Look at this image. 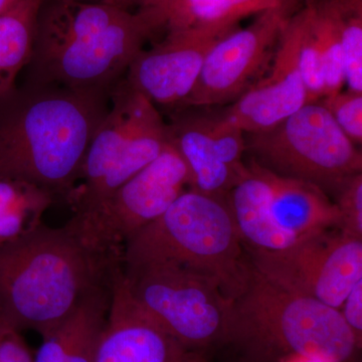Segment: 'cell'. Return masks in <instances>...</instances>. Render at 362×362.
<instances>
[{
    "instance_id": "4fadbf2b",
    "label": "cell",
    "mask_w": 362,
    "mask_h": 362,
    "mask_svg": "<svg viewBox=\"0 0 362 362\" xmlns=\"http://www.w3.org/2000/svg\"><path fill=\"white\" fill-rule=\"evenodd\" d=\"M299 9L288 21L279 40L269 73L221 111L245 134L273 129L307 104L298 57Z\"/></svg>"
},
{
    "instance_id": "d4e9b609",
    "label": "cell",
    "mask_w": 362,
    "mask_h": 362,
    "mask_svg": "<svg viewBox=\"0 0 362 362\" xmlns=\"http://www.w3.org/2000/svg\"><path fill=\"white\" fill-rule=\"evenodd\" d=\"M331 197L341 216L340 230L362 240V173L340 181L330 192Z\"/></svg>"
},
{
    "instance_id": "44dd1931",
    "label": "cell",
    "mask_w": 362,
    "mask_h": 362,
    "mask_svg": "<svg viewBox=\"0 0 362 362\" xmlns=\"http://www.w3.org/2000/svg\"><path fill=\"white\" fill-rule=\"evenodd\" d=\"M42 0H23L0 16V100L16 86L32 56L35 23Z\"/></svg>"
},
{
    "instance_id": "30bf717a",
    "label": "cell",
    "mask_w": 362,
    "mask_h": 362,
    "mask_svg": "<svg viewBox=\"0 0 362 362\" xmlns=\"http://www.w3.org/2000/svg\"><path fill=\"white\" fill-rule=\"evenodd\" d=\"M245 250L267 280L338 310L362 279V240L338 228L307 235L280 251Z\"/></svg>"
},
{
    "instance_id": "4316f807",
    "label": "cell",
    "mask_w": 362,
    "mask_h": 362,
    "mask_svg": "<svg viewBox=\"0 0 362 362\" xmlns=\"http://www.w3.org/2000/svg\"><path fill=\"white\" fill-rule=\"evenodd\" d=\"M32 350L21 331L0 319V362H33Z\"/></svg>"
},
{
    "instance_id": "d6a6232c",
    "label": "cell",
    "mask_w": 362,
    "mask_h": 362,
    "mask_svg": "<svg viewBox=\"0 0 362 362\" xmlns=\"http://www.w3.org/2000/svg\"><path fill=\"white\" fill-rule=\"evenodd\" d=\"M42 1H47V0H42Z\"/></svg>"
},
{
    "instance_id": "484cf974",
    "label": "cell",
    "mask_w": 362,
    "mask_h": 362,
    "mask_svg": "<svg viewBox=\"0 0 362 362\" xmlns=\"http://www.w3.org/2000/svg\"><path fill=\"white\" fill-rule=\"evenodd\" d=\"M356 146L362 143V93L347 89L319 100Z\"/></svg>"
},
{
    "instance_id": "cb8c5ba5",
    "label": "cell",
    "mask_w": 362,
    "mask_h": 362,
    "mask_svg": "<svg viewBox=\"0 0 362 362\" xmlns=\"http://www.w3.org/2000/svg\"><path fill=\"white\" fill-rule=\"evenodd\" d=\"M299 69L306 90L307 103L317 102L325 97L322 57L312 33L305 4L300 7Z\"/></svg>"
},
{
    "instance_id": "277c9868",
    "label": "cell",
    "mask_w": 362,
    "mask_h": 362,
    "mask_svg": "<svg viewBox=\"0 0 362 362\" xmlns=\"http://www.w3.org/2000/svg\"><path fill=\"white\" fill-rule=\"evenodd\" d=\"M230 344L254 362H347L361 349L338 309L283 289L254 267L246 290L232 303Z\"/></svg>"
},
{
    "instance_id": "7a4b0ae2",
    "label": "cell",
    "mask_w": 362,
    "mask_h": 362,
    "mask_svg": "<svg viewBox=\"0 0 362 362\" xmlns=\"http://www.w3.org/2000/svg\"><path fill=\"white\" fill-rule=\"evenodd\" d=\"M163 28L156 9L131 13L104 1H42L26 81L111 90L145 42Z\"/></svg>"
},
{
    "instance_id": "7402d4cb",
    "label": "cell",
    "mask_w": 362,
    "mask_h": 362,
    "mask_svg": "<svg viewBox=\"0 0 362 362\" xmlns=\"http://www.w3.org/2000/svg\"><path fill=\"white\" fill-rule=\"evenodd\" d=\"M312 33L322 57L325 97L343 90L345 85L344 64L337 14L332 0H305Z\"/></svg>"
},
{
    "instance_id": "ffe728a7",
    "label": "cell",
    "mask_w": 362,
    "mask_h": 362,
    "mask_svg": "<svg viewBox=\"0 0 362 362\" xmlns=\"http://www.w3.org/2000/svg\"><path fill=\"white\" fill-rule=\"evenodd\" d=\"M58 202L45 188L0 175V246L25 237L44 225L47 209Z\"/></svg>"
},
{
    "instance_id": "6da1fadb",
    "label": "cell",
    "mask_w": 362,
    "mask_h": 362,
    "mask_svg": "<svg viewBox=\"0 0 362 362\" xmlns=\"http://www.w3.org/2000/svg\"><path fill=\"white\" fill-rule=\"evenodd\" d=\"M110 92L25 81L0 100V175L21 178L66 201Z\"/></svg>"
},
{
    "instance_id": "5bb4252c",
    "label": "cell",
    "mask_w": 362,
    "mask_h": 362,
    "mask_svg": "<svg viewBox=\"0 0 362 362\" xmlns=\"http://www.w3.org/2000/svg\"><path fill=\"white\" fill-rule=\"evenodd\" d=\"M147 318L131 299L122 267L114 277L110 308L96 362H182L192 354Z\"/></svg>"
},
{
    "instance_id": "9c48e42d",
    "label": "cell",
    "mask_w": 362,
    "mask_h": 362,
    "mask_svg": "<svg viewBox=\"0 0 362 362\" xmlns=\"http://www.w3.org/2000/svg\"><path fill=\"white\" fill-rule=\"evenodd\" d=\"M190 181L185 159L169 140L148 165L94 206L74 213L68 223L92 249L123 255L126 243L165 213Z\"/></svg>"
},
{
    "instance_id": "5b68a950",
    "label": "cell",
    "mask_w": 362,
    "mask_h": 362,
    "mask_svg": "<svg viewBox=\"0 0 362 362\" xmlns=\"http://www.w3.org/2000/svg\"><path fill=\"white\" fill-rule=\"evenodd\" d=\"M165 262L209 279L228 299L249 284L252 266L226 197L188 188L124 247L123 264Z\"/></svg>"
},
{
    "instance_id": "836d02e7",
    "label": "cell",
    "mask_w": 362,
    "mask_h": 362,
    "mask_svg": "<svg viewBox=\"0 0 362 362\" xmlns=\"http://www.w3.org/2000/svg\"><path fill=\"white\" fill-rule=\"evenodd\" d=\"M247 362H252V361H247Z\"/></svg>"
},
{
    "instance_id": "8fae6325",
    "label": "cell",
    "mask_w": 362,
    "mask_h": 362,
    "mask_svg": "<svg viewBox=\"0 0 362 362\" xmlns=\"http://www.w3.org/2000/svg\"><path fill=\"white\" fill-rule=\"evenodd\" d=\"M301 0L258 14L245 28L221 37L207 54L201 75L182 108H209L233 103L263 76L279 40ZM178 110V109H177Z\"/></svg>"
},
{
    "instance_id": "f1b7e54d",
    "label": "cell",
    "mask_w": 362,
    "mask_h": 362,
    "mask_svg": "<svg viewBox=\"0 0 362 362\" xmlns=\"http://www.w3.org/2000/svg\"><path fill=\"white\" fill-rule=\"evenodd\" d=\"M102 1L121 7L126 11H130L131 7H138L139 8L138 11H146V9L161 11L171 0H102Z\"/></svg>"
},
{
    "instance_id": "9a60e30c",
    "label": "cell",
    "mask_w": 362,
    "mask_h": 362,
    "mask_svg": "<svg viewBox=\"0 0 362 362\" xmlns=\"http://www.w3.org/2000/svg\"><path fill=\"white\" fill-rule=\"evenodd\" d=\"M168 126L169 140L189 169V188L202 194L226 197L247 168L244 173H237L221 158L207 131L204 109L173 111Z\"/></svg>"
},
{
    "instance_id": "2e32d148",
    "label": "cell",
    "mask_w": 362,
    "mask_h": 362,
    "mask_svg": "<svg viewBox=\"0 0 362 362\" xmlns=\"http://www.w3.org/2000/svg\"><path fill=\"white\" fill-rule=\"evenodd\" d=\"M270 188L274 221L297 239L341 228V216L329 195L306 181L285 177L262 168Z\"/></svg>"
},
{
    "instance_id": "7c38bea8",
    "label": "cell",
    "mask_w": 362,
    "mask_h": 362,
    "mask_svg": "<svg viewBox=\"0 0 362 362\" xmlns=\"http://www.w3.org/2000/svg\"><path fill=\"white\" fill-rule=\"evenodd\" d=\"M226 35L207 28L168 30L164 40L135 57L124 78L156 106L177 110L194 90L207 54Z\"/></svg>"
},
{
    "instance_id": "ba28073f",
    "label": "cell",
    "mask_w": 362,
    "mask_h": 362,
    "mask_svg": "<svg viewBox=\"0 0 362 362\" xmlns=\"http://www.w3.org/2000/svg\"><path fill=\"white\" fill-rule=\"evenodd\" d=\"M245 138L247 151L262 168L310 182L327 195L347 176L362 173L358 146L319 101L305 104L273 129Z\"/></svg>"
},
{
    "instance_id": "1f68e13d",
    "label": "cell",
    "mask_w": 362,
    "mask_h": 362,
    "mask_svg": "<svg viewBox=\"0 0 362 362\" xmlns=\"http://www.w3.org/2000/svg\"><path fill=\"white\" fill-rule=\"evenodd\" d=\"M171 1H173V0H171ZM171 1H170V2H171ZM170 2H169V4H170ZM164 8H165V7H164Z\"/></svg>"
},
{
    "instance_id": "3957f363",
    "label": "cell",
    "mask_w": 362,
    "mask_h": 362,
    "mask_svg": "<svg viewBox=\"0 0 362 362\" xmlns=\"http://www.w3.org/2000/svg\"><path fill=\"white\" fill-rule=\"evenodd\" d=\"M122 255L96 251L68 223L0 246V319L44 337L93 292L111 285Z\"/></svg>"
},
{
    "instance_id": "8992f818",
    "label": "cell",
    "mask_w": 362,
    "mask_h": 362,
    "mask_svg": "<svg viewBox=\"0 0 362 362\" xmlns=\"http://www.w3.org/2000/svg\"><path fill=\"white\" fill-rule=\"evenodd\" d=\"M168 143V123L156 105L121 78L111 89L110 108L66 204L74 213L94 206L148 165Z\"/></svg>"
},
{
    "instance_id": "603a6c76",
    "label": "cell",
    "mask_w": 362,
    "mask_h": 362,
    "mask_svg": "<svg viewBox=\"0 0 362 362\" xmlns=\"http://www.w3.org/2000/svg\"><path fill=\"white\" fill-rule=\"evenodd\" d=\"M344 64L345 84L362 93V0H332Z\"/></svg>"
},
{
    "instance_id": "f546056e",
    "label": "cell",
    "mask_w": 362,
    "mask_h": 362,
    "mask_svg": "<svg viewBox=\"0 0 362 362\" xmlns=\"http://www.w3.org/2000/svg\"><path fill=\"white\" fill-rule=\"evenodd\" d=\"M23 0H0V16L11 11L14 6L20 4Z\"/></svg>"
},
{
    "instance_id": "e0dca14e",
    "label": "cell",
    "mask_w": 362,
    "mask_h": 362,
    "mask_svg": "<svg viewBox=\"0 0 362 362\" xmlns=\"http://www.w3.org/2000/svg\"><path fill=\"white\" fill-rule=\"evenodd\" d=\"M228 195V206L245 247L263 251H280L300 239L286 233L274 221L270 209V188L256 161Z\"/></svg>"
},
{
    "instance_id": "d6986e66",
    "label": "cell",
    "mask_w": 362,
    "mask_h": 362,
    "mask_svg": "<svg viewBox=\"0 0 362 362\" xmlns=\"http://www.w3.org/2000/svg\"><path fill=\"white\" fill-rule=\"evenodd\" d=\"M289 0H173L161 9L170 30L207 28L228 33L243 18L275 8Z\"/></svg>"
},
{
    "instance_id": "ac0fdd59",
    "label": "cell",
    "mask_w": 362,
    "mask_h": 362,
    "mask_svg": "<svg viewBox=\"0 0 362 362\" xmlns=\"http://www.w3.org/2000/svg\"><path fill=\"white\" fill-rule=\"evenodd\" d=\"M111 285L86 297L71 316L42 337L33 362H96L98 343L110 308Z\"/></svg>"
},
{
    "instance_id": "52a82bcc",
    "label": "cell",
    "mask_w": 362,
    "mask_h": 362,
    "mask_svg": "<svg viewBox=\"0 0 362 362\" xmlns=\"http://www.w3.org/2000/svg\"><path fill=\"white\" fill-rule=\"evenodd\" d=\"M122 274L136 306L183 347L228 344L233 300L209 279L165 262L123 264Z\"/></svg>"
},
{
    "instance_id": "83f0119b",
    "label": "cell",
    "mask_w": 362,
    "mask_h": 362,
    "mask_svg": "<svg viewBox=\"0 0 362 362\" xmlns=\"http://www.w3.org/2000/svg\"><path fill=\"white\" fill-rule=\"evenodd\" d=\"M345 322L354 333L357 344L362 342V279L352 288L340 308Z\"/></svg>"
},
{
    "instance_id": "4dcf8cb0",
    "label": "cell",
    "mask_w": 362,
    "mask_h": 362,
    "mask_svg": "<svg viewBox=\"0 0 362 362\" xmlns=\"http://www.w3.org/2000/svg\"><path fill=\"white\" fill-rule=\"evenodd\" d=\"M182 362H207L201 352H192Z\"/></svg>"
}]
</instances>
